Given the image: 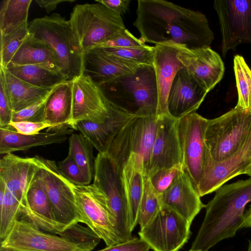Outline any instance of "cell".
Wrapping results in <instances>:
<instances>
[{"mask_svg":"<svg viewBox=\"0 0 251 251\" xmlns=\"http://www.w3.org/2000/svg\"><path fill=\"white\" fill-rule=\"evenodd\" d=\"M84 73L99 86L135 72L141 65L114 56L98 47L83 54Z\"/></svg>","mask_w":251,"mask_h":251,"instance_id":"7402d4cb","label":"cell"},{"mask_svg":"<svg viewBox=\"0 0 251 251\" xmlns=\"http://www.w3.org/2000/svg\"><path fill=\"white\" fill-rule=\"evenodd\" d=\"M101 48V47H100ZM109 54L140 65H153V46L147 45L142 48H102Z\"/></svg>","mask_w":251,"mask_h":251,"instance_id":"74e56055","label":"cell"},{"mask_svg":"<svg viewBox=\"0 0 251 251\" xmlns=\"http://www.w3.org/2000/svg\"><path fill=\"white\" fill-rule=\"evenodd\" d=\"M22 206L21 202L0 179V241L7 236L15 221L20 218Z\"/></svg>","mask_w":251,"mask_h":251,"instance_id":"836d02e7","label":"cell"},{"mask_svg":"<svg viewBox=\"0 0 251 251\" xmlns=\"http://www.w3.org/2000/svg\"><path fill=\"white\" fill-rule=\"evenodd\" d=\"M222 35V53L225 57L242 44L251 45V0H214Z\"/></svg>","mask_w":251,"mask_h":251,"instance_id":"5bb4252c","label":"cell"},{"mask_svg":"<svg viewBox=\"0 0 251 251\" xmlns=\"http://www.w3.org/2000/svg\"><path fill=\"white\" fill-rule=\"evenodd\" d=\"M251 132V111L234 107L223 115L208 119L204 134L205 156L224 161L244 145Z\"/></svg>","mask_w":251,"mask_h":251,"instance_id":"5b68a950","label":"cell"},{"mask_svg":"<svg viewBox=\"0 0 251 251\" xmlns=\"http://www.w3.org/2000/svg\"><path fill=\"white\" fill-rule=\"evenodd\" d=\"M243 227H251V205L247 211L245 212L242 228Z\"/></svg>","mask_w":251,"mask_h":251,"instance_id":"681fc988","label":"cell"},{"mask_svg":"<svg viewBox=\"0 0 251 251\" xmlns=\"http://www.w3.org/2000/svg\"><path fill=\"white\" fill-rule=\"evenodd\" d=\"M177 122L170 115L158 116L147 176L161 169L182 166Z\"/></svg>","mask_w":251,"mask_h":251,"instance_id":"ac0fdd59","label":"cell"},{"mask_svg":"<svg viewBox=\"0 0 251 251\" xmlns=\"http://www.w3.org/2000/svg\"><path fill=\"white\" fill-rule=\"evenodd\" d=\"M32 0H3L0 5V34L10 33L28 24L27 17Z\"/></svg>","mask_w":251,"mask_h":251,"instance_id":"1f68e13d","label":"cell"},{"mask_svg":"<svg viewBox=\"0 0 251 251\" xmlns=\"http://www.w3.org/2000/svg\"><path fill=\"white\" fill-rule=\"evenodd\" d=\"M182 170V167L181 166L161 169L148 177L154 189L161 195L171 185Z\"/></svg>","mask_w":251,"mask_h":251,"instance_id":"b9f144b4","label":"cell"},{"mask_svg":"<svg viewBox=\"0 0 251 251\" xmlns=\"http://www.w3.org/2000/svg\"><path fill=\"white\" fill-rule=\"evenodd\" d=\"M0 247L24 251H92L61 235L45 232L22 218L17 219Z\"/></svg>","mask_w":251,"mask_h":251,"instance_id":"4fadbf2b","label":"cell"},{"mask_svg":"<svg viewBox=\"0 0 251 251\" xmlns=\"http://www.w3.org/2000/svg\"><path fill=\"white\" fill-rule=\"evenodd\" d=\"M29 33L49 45L56 54L60 69L68 80L84 73L83 53L69 20L58 13L33 19Z\"/></svg>","mask_w":251,"mask_h":251,"instance_id":"277c9868","label":"cell"},{"mask_svg":"<svg viewBox=\"0 0 251 251\" xmlns=\"http://www.w3.org/2000/svg\"><path fill=\"white\" fill-rule=\"evenodd\" d=\"M0 251H19V250H15L9 249L4 248L2 247H0Z\"/></svg>","mask_w":251,"mask_h":251,"instance_id":"816d5d0a","label":"cell"},{"mask_svg":"<svg viewBox=\"0 0 251 251\" xmlns=\"http://www.w3.org/2000/svg\"><path fill=\"white\" fill-rule=\"evenodd\" d=\"M3 69L13 112L19 111L45 99L54 88L34 86Z\"/></svg>","mask_w":251,"mask_h":251,"instance_id":"f546056e","label":"cell"},{"mask_svg":"<svg viewBox=\"0 0 251 251\" xmlns=\"http://www.w3.org/2000/svg\"><path fill=\"white\" fill-rule=\"evenodd\" d=\"M158 120V116H133L115 136L105 153L121 170L132 154L139 156L148 176Z\"/></svg>","mask_w":251,"mask_h":251,"instance_id":"ba28073f","label":"cell"},{"mask_svg":"<svg viewBox=\"0 0 251 251\" xmlns=\"http://www.w3.org/2000/svg\"><path fill=\"white\" fill-rule=\"evenodd\" d=\"M247 251H251V240H249V245Z\"/></svg>","mask_w":251,"mask_h":251,"instance_id":"f5cc1de1","label":"cell"},{"mask_svg":"<svg viewBox=\"0 0 251 251\" xmlns=\"http://www.w3.org/2000/svg\"><path fill=\"white\" fill-rule=\"evenodd\" d=\"M13 113L4 69L0 67V127L9 126Z\"/></svg>","mask_w":251,"mask_h":251,"instance_id":"ab89813d","label":"cell"},{"mask_svg":"<svg viewBox=\"0 0 251 251\" xmlns=\"http://www.w3.org/2000/svg\"><path fill=\"white\" fill-rule=\"evenodd\" d=\"M100 87L109 101L133 114L158 116V95L153 66L142 65L135 72Z\"/></svg>","mask_w":251,"mask_h":251,"instance_id":"3957f363","label":"cell"},{"mask_svg":"<svg viewBox=\"0 0 251 251\" xmlns=\"http://www.w3.org/2000/svg\"><path fill=\"white\" fill-rule=\"evenodd\" d=\"M177 58L208 93L223 78L225 65L221 56L210 47L189 49L180 45Z\"/></svg>","mask_w":251,"mask_h":251,"instance_id":"e0dca14e","label":"cell"},{"mask_svg":"<svg viewBox=\"0 0 251 251\" xmlns=\"http://www.w3.org/2000/svg\"><path fill=\"white\" fill-rule=\"evenodd\" d=\"M189 251H190V250Z\"/></svg>","mask_w":251,"mask_h":251,"instance_id":"db71d44e","label":"cell"},{"mask_svg":"<svg viewBox=\"0 0 251 251\" xmlns=\"http://www.w3.org/2000/svg\"><path fill=\"white\" fill-rule=\"evenodd\" d=\"M64 178L74 195L79 223L86 224L106 246L123 242L103 194L93 183L78 185Z\"/></svg>","mask_w":251,"mask_h":251,"instance_id":"30bf717a","label":"cell"},{"mask_svg":"<svg viewBox=\"0 0 251 251\" xmlns=\"http://www.w3.org/2000/svg\"><path fill=\"white\" fill-rule=\"evenodd\" d=\"M95 1L121 15L127 10L130 2L129 0H96Z\"/></svg>","mask_w":251,"mask_h":251,"instance_id":"7dc6e473","label":"cell"},{"mask_svg":"<svg viewBox=\"0 0 251 251\" xmlns=\"http://www.w3.org/2000/svg\"><path fill=\"white\" fill-rule=\"evenodd\" d=\"M251 163V132L243 147L228 159L220 162L205 156L197 191L201 197L216 191L233 177L243 175Z\"/></svg>","mask_w":251,"mask_h":251,"instance_id":"2e32d148","label":"cell"},{"mask_svg":"<svg viewBox=\"0 0 251 251\" xmlns=\"http://www.w3.org/2000/svg\"><path fill=\"white\" fill-rule=\"evenodd\" d=\"M35 1L41 8L45 9L46 12L49 14L55 10L57 6L62 2H73L75 0H35Z\"/></svg>","mask_w":251,"mask_h":251,"instance_id":"c3c4849f","label":"cell"},{"mask_svg":"<svg viewBox=\"0 0 251 251\" xmlns=\"http://www.w3.org/2000/svg\"><path fill=\"white\" fill-rule=\"evenodd\" d=\"M20 218L32 223L41 230L56 235L62 232L55 222L53 209L45 192L32 185L26 195V206L21 208Z\"/></svg>","mask_w":251,"mask_h":251,"instance_id":"83f0119b","label":"cell"},{"mask_svg":"<svg viewBox=\"0 0 251 251\" xmlns=\"http://www.w3.org/2000/svg\"><path fill=\"white\" fill-rule=\"evenodd\" d=\"M74 130L66 126L53 132L24 135L18 133L10 126L0 127V153L7 154L37 146L61 143L70 137Z\"/></svg>","mask_w":251,"mask_h":251,"instance_id":"d4e9b609","label":"cell"},{"mask_svg":"<svg viewBox=\"0 0 251 251\" xmlns=\"http://www.w3.org/2000/svg\"><path fill=\"white\" fill-rule=\"evenodd\" d=\"M121 176L128 207L131 231L138 224V211L147 176L143 159L133 154L121 168Z\"/></svg>","mask_w":251,"mask_h":251,"instance_id":"484cf974","label":"cell"},{"mask_svg":"<svg viewBox=\"0 0 251 251\" xmlns=\"http://www.w3.org/2000/svg\"><path fill=\"white\" fill-rule=\"evenodd\" d=\"M108 101L109 116L103 122L95 123L82 121L77 124L75 129L79 131L100 153L107 151L115 136L124 126L135 115L108 100Z\"/></svg>","mask_w":251,"mask_h":251,"instance_id":"cb8c5ba5","label":"cell"},{"mask_svg":"<svg viewBox=\"0 0 251 251\" xmlns=\"http://www.w3.org/2000/svg\"><path fill=\"white\" fill-rule=\"evenodd\" d=\"M39 63H52L59 67L57 57L52 49L29 33L8 66Z\"/></svg>","mask_w":251,"mask_h":251,"instance_id":"4dcf8cb0","label":"cell"},{"mask_svg":"<svg viewBox=\"0 0 251 251\" xmlns=\"http://www.w3.org/2000/svg\"><path fill=\"white\" fill-rule=\"evenodd\" d=\"M69 21L83 54L126 28L121 14L98 2L76 5Z\"/></svg>","mask_w":251,"mask_h":251,"instance_id":"8992f818","label":"cell"},{"mask_svg":"<svg viewBox=\"0 0 251 251\" xmlns=\"http://www.w3.org/2000/svg\"><path fill=\"white\" fill-rule=\"evenodd\" d=\"M191 225L175 211L162 205L138 234L153 251H179L190 238Z\"/></svg>","mask_w":251,"mask_h":251,"instance_id":"8fae6325","label":"cell"},{"mask_svg":"<svg viewBox=\"0 0 251 251\" xmlns=\"http://www.w3.org/2000/svg\"><path fill=\"white\" fill-rule=\"evenodd\" d=\"M57 166L60 174L71 183L78 185L89 184L79 166L70 154H68Z\"/></svg>","mask_w":251,"mask_h":251,"instance_id":"60d3db41","label":"cell"},{"mask_svg":"<svg viewBox=\"0 0 251 251\" xmlns=\"http://www.w3.org/2000/svg\"><path fill=\"white\" fill-rule=\"evenodd\" d=\"M233 69L238 93L235 107L251 111V70L244 57L238 54L234 57Z\"/></svg>","mask_w":251,"mask_h":251,"instance_id":"e575fe53","label":"cell"},{"mask_svg":"<svg viewBox=\"0 0 251 251\" xmlns=\"http://www.w3.org/2000/svg\"><path fill=\"white\" fill-rule=\"evenodd\" d=\"M208 120L194 112L180 118L177 122L182 169L196 191L204 165V134Z\"/></svg>","mask_w":251,"mask_h":251,"instance_id":"7c38bea8","label":"cell"},{"mask_svg":"<svg viewBox=\"0 0 251 251\" xmlns=\"http://www.w3.org/2000/svg\"><path fill=\"white\" fill-rule=\"evenodd\" d=\"M59 235L90 248L92 250L101 240L90 228L84 227L78 223L72 225Z\"/></svg>","mask_w":251,"mask_h":251,"instance_id":"f35d334b","label":"cell"},{"mask_svg":"<svg viewBox=\"0 0 251 251\" xmlns=\"http://www.w3.org/2000/svg\"><path fill=\"white\" fill-rule=\"evenodd\" d=\"M200 198L183 169L161 195L163 206L172 209L191 224L200 211L205 207Z\"/></svg>","mask_w":251,"mask_h":251,"instance_id":"603a6c76","label":"cell"},{"mask_svg":"<svg viewBox=\"0 0 251 251\" xmlns=\"http://www.w3.org/2000/svg\"><path fill=\"white\" fill-rule=\"evenodd\" d=\"M180 45L166 43L156 44L153 46V66L158 95V116L170 115L168 110L170 90L176 73L184 68L177 56Z\"/></svg>","mask_w":251,"mask_h":251,"instance_id":"44dd1931","label":"cell"},{"mask_svg":"<svg viewBox=\"0 0 251 251\" xmlns=\"http://www.w3.org/2000/svg\"><path fill=\"white\" fill-rule=\"evenodd\" d=\"M93 185L104 196L115 228L123 242L132 239L127 200L121 170L107 153L99 152L94 159Z\"/></svg>","mask_w":251,"mask_h":251,"instance_id":"52a82bcc","label":"cell"},{"mask_svg":"<svg viewBox=\"0 0 251 251\" xmlns=\"http://www.w3.org/2000/svg\"><path fill=\"white\" fill-rule=\"evenodd\" d=\"M148 245L140 238L134 237L126 242L107 246L97 251H149Z\"/></svg>","mask_w":251,"mask_h":251,"instance_id":"f6af8a7d","label":"cell"},{"mask_svg":"<svg viewBox=\"0 0 251 251\" xmlns=\"http://www.w3.org/2000/svg\"><path fill=\"white\" fill-rule=\"evenodd\" d=\"M37 156L39 168L32 185L45 192L51 203L55 221L63 231L79 223L74 195L59 172L55 162Z\"/></svg>","mask_w":251,"mask_h":251,"instance_id":"9c48e42d","label":"cell"},{"mask_svg":"<svg viewBox=\"0 0 251 251\" xmlns=\"http://www.w3.org/2000/svg\"><path fill=\"white\" fill-rule=\"evenodd\" d=\"M72 110L73 81L66 80L54 86L47 97L43 122L51 126L47 132L69 126Z\"/></svg>","mask_w":251,"mask_h":251,"instance_id":"4316f807","label":"cell"},{"mask_svg":"<svg viewBox=\"0 0 251 251\" xmlns=\"http://www.w3.org/2000/svg\"><path fill=\"white\" fill-rule=\"evenodd\" d=\"M251 202V178L223 185L205 206V217L190 251H208L242 228L245 209Z\"/></svg>","mask_w":251,"mask_h":251,"instance_id":"7a4b0ae2","label":"cell"},{"mask_svg":"<svg viewBox=\"0 0 251 251\" xmlns=\"http://www.w3.org/2000/svg\"><path fill=\"white\" fill-rule=\"evenodd\" d=\"M243 174L247 175L251 177V163L245 169Z\"/></svg>","mask_w":251,"mask_h":251,"instance_id":"f907efd6","label":"cell"},{"mask_svg":"<svg viewBox=\"0 0 251 251\" xmlns=\"http://www.w3.org/2000/svg\"><path fill=\"white\" fill-rule=\"evenodd\" d=\"M9 126L18 133L24 135L37 134L43 129L51 127L50 125L44 122H11Z\"/></svg>","mask_w":251,"mask_h":251,"instance_id":"bcb514c9","label":"cell"},{"mask_svg":"<svg viewBox=\"0 0 251 251\" xmlns=\"http://www.w3.org/2000/svg\"><path fill=\"white\" fill-rule=\"evenodd\" d=\"M146 46L145 43L140 38H137L127 29L125 28L100 47L130 48H142Z\"/></svg>","mask_w":251,"mask_h":251,"instance_id":"7bdbcfd3","label":"cell"},{"mask_svg":"<svg viewBox=\"0 0 251 251\" xmlns=\"http://www.w3.org/2000/svg\"><path fill=\"white\" fill-rule=\"evenodd\" d=\"M46 98L19 111L13 112L12 122H43Z\"/></svg>","mask_w":251,"mask_h":251,"instance_id":"ee69618b","label":"cell"},{"mask_svg":"<svg viewBox=\"0 0 251 251\" xmlns=\"http://www.w3.org/2000/svg\"><path fill=\"white\" fill-rule=\"evenodd\" d=\"M5 69L19 78L41 88L53 87L68 80L60 68L52 63L8 66Z\"/></svg>","mask_w":251,"mask_h":251,"instance_id":"f1b7e54d","label":"cell"},{"mask_svg":"<svg viewBox=\"0 0 251 251\" xmlns=\"http://www.w3.org/2000/svg\"><path fill=\"white\" fill-rule=\"evenodd\" d=\"M162 206L161 195L154 189L149 177L146 176L138 215V224L140 225V229L145 227L152 220Z\"/></svg>","mask_w":251,"mask_h":251,"instance_id":"d590c367","label":"cell"},{"mask_svg":"<svg viewBox=\"0 0 251 251\" xmlns=\"http://www.w3.org/2000/svg\"><path fill=\"white\" fill-rule=\"evenodd\" d=\"M28 24L9 33L0 34V67L5 69L12 58L29 34Z\"/></svg>","mask_w":251,"mask_h":251,"instance_id":"8d00e7d4","label":"cell"},{"mask_svg":"<svg viewBox=\"0 0 251 251\" xmlns=\"http://www.w3.org/2000/svg\"><path fill=\"white\" fill-rule=\"evenodd\" d=\"M39 168L36 156L21 157L12 153L7 154L0 160V179L21 202L26 206V195Z\"/></svg>","mask_w":251,"mask_h":251,"instance_id":"ffe728a7","label":"cell"},{"mask_svg":"<svg viewBox=\"0 0 251 251\" xmlns=\"http://www.w3.org/2000/svg\"><path fill=\"white\" fill-rule=\"evenodd\" d=\"M136 14L133 25L145 43L197 49L210 47L214 38L204 14L170 1L138 0Z\"/></svg>","mask_w":251,"mask_h":251,"instance_id":"6da1fadb","label":"cell"},{"mask_svg":"<svg viewBox=\"0 0 251 251\" xmlns=\"http://www.w3.org/2000/svg\"><path fill=\"white\" fill-rule=\"evenodd\" d=\"M208 92L184 68L176 73L172 84L168 99L169 115L178 120L196 112Z\"/></svg>","mask_w":251,"mask_h":251,"instance_id":"d6986e66","label":"cell"},{"mask_svg":"<svg viewBox=\"0 0 251 251\" xmlns=\"http://www.w3.org/2000/svg\"><path fill=\"white\" fill-rule=\"evenodd\" d=\"M72 81V118L69 126L75 130L82 121L103 122L110 112L108 100L100 86L84 73Z\"/></svg>","mask_w":251,"mask_h":251,"instance_id":"9a60e30c","label":"cell"},{"mask_svg":"<svg viewBox=\"0 0 251 251\" xmlns=\"http://www.w3.org/2000/svg\"><path fill=\"white\" fill-rule=\"evenodd\" d=\"M69 141L68 154L77 163L88 183L90 184L94 175V147L80 133L71 134Z\"/></svg>","mask_w":251,"mask_h":251,"instance_id":"d6a6232c","label":"cell"}]
</instances>
